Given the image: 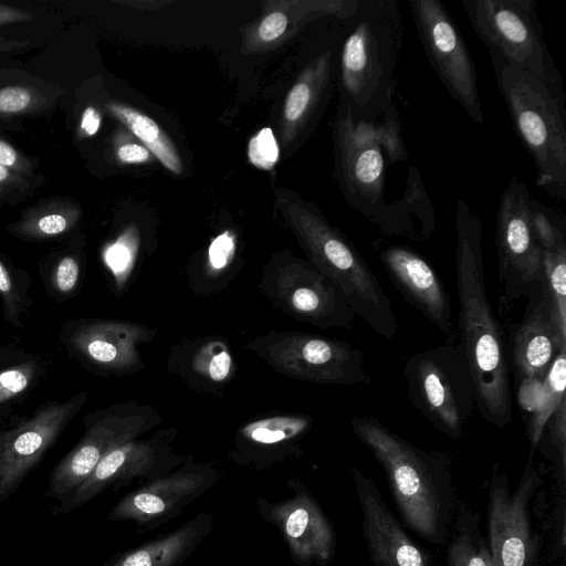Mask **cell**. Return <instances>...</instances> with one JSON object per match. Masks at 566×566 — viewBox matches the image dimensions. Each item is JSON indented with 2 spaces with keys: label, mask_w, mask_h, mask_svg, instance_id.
<instances>
[{
  "label": "cell",
  "mask_w": 566,
  "mask_h": 566,
  "mask_svg": "<svg viewBox=\"0 0 566 566\" xmlns=\"http://www.w3.org/2000/svg\"><path fill=\"white\" fill-rule=\"evenodd\" d=\"M447 548V566H494L481 517L464 503L457 505Z\"/></svg>",
  "instance_id": "obj_26"
},
{
  "label": "cell",
  "mask_w": 566,
  "mask_h": 566,
  "mask_svg": "<svg viewBox=\"0 0 566 566\" xmlns=\"http://www.w3.org/2000/svg\"><path fill=\"white\" fill-rule=\"evenodd\" d=\"M80 217L81 208L75 202L51 200L25 211L10 231L25 239H50L73 229Z\"/></svg>",
  "instance_id": "obj_27"
},
{
  "label": "cell",
  "mask_w": 566,
  "mask_h": 566,
  "mask_svg": "<svg viewBox=\"0 0 566 566\" xmlns=\"http://www.w3.org/2000/svg\"><path fill=\"white\" fill-rule=\"evenodd\" d=\"M489 54L515 132L535 163L536 184L566 200V96L496 51Z\"/></svg>",
  "instance_id": "obj_4"
},
{
  "label": "cell",
  "mask_w": 566,
  "mask_h": 566,
  "mask_svg": "<svg viewBox=\"0 0 566 566\" xmlns=\"http://www.w3.org/2000/svg\"><path fill=\"white\" fill-rule=\"evenodd\" d=\"M552 463L557 495H566V398L547 420L537 443Z\"/></svg>",
  "instance_id": "obj_30"
},
{
  "label": "cell",
  "mask_w": 566,
  "mask_h": 566,
  "mask_svg": "<svg viewBox=\"0 0 566 566\" xmlns=\"http://www.w3.org/2000/svg\"><path fill=\"white\" fill-rule=\"evenodd\" d=\"M303 238L312 264L340 291L356 316L387 339L398 332L391 301L373 270L342 233L311 216Z\"/></svg>",
  "instance_id": "obj_8"
},
{
  "label": "cell",
  "mask_w": 566,
  "mask_h": 566,
  "mask_svg": "<svg viewBox=\"0 0 566 566\" xmlns=\"http://www.w3.org/2000/svg\"><path fill=\"white\" fill-rule=\"evenodd\" d=\"M0 165L24 178L34 170L32 161L2 138H0Z\"/></svg>",
  "instance_id": "obj_39"
},
{
  "label": "cell",
  "mask_w": 566,
  "mask_h": 566,
  "mask_svg": "<svg viewBox=\"0 0 566 566\" xmlns=\"http://www.w3.org/2000/svg\"><path fill=\"white\" fill-rule=\"evenodd\" d=\"M276 371L324 385H367L365 353L340 339L298 332L270 333L247 345Z\"/></svg>",
  "instance_id": "obj_10"
},
{
  "label": "cell",
  "mask_w": 566,
  "mask_h": 566,
  "mask_svg": "<svg viewBox=\"0 0 566 566\" xmlns=\"http://www.w3.org/2000/svg\"><path fill=\"white\" fill-rule=\"evenodd\" d=\"M0 295L8 321L19 325L23 308L22 298L10 274L9 269L0 258Z\"/></svg>",
  "instance_id": "obj_37"
},
{
  "label": "cell",
  "mask_w": 566,
  "mask_h": 566,
  "mask_svg": "<svg viewBox=\"0 0 566 566\" xmlns=\"http://www.w3.org/2000/svg\"><path fill=\"white\" fill-rule=\"evenodd\" d=\"M532 202L526 185L512 176L496 212L500 310L520 297H530L543 281L544 252L533 230Z\"/></svg>",
  "instance_id": "obj_11"
},
{
  "label": "cell",
  "mask_w": 566,
  "mask_h": 566,
  "mask_svg": "<svg viewBox=\"0 0 566 566\" xmlns=\"http://www.w3.org/2000/svg\"><path fill=\"white\" fill-rule=\"evenodd\" d=\"M153 335L154 331L142 324L93 319L81 323L70 342L95 366L111 371L129 373L143 366L138 347Z\"/></svg>",
  "instance_id": "obj_22"
},
{
  "label": "cell",
  "mask_w": 566,
  "mask_h": 566,
  "mask_svg": "<svg viewBox=\"0 0 566 566\" xmlns=\"http://www.w3.org/2000/svg\"><path fill=\"white\" fill-rule=\"evenodd\" d=\"M87 399L78 392L65 401L42 405L17 426L0 431V511L17 493Z\"/></svg>",
  "instance_id": "obj_15"
},
{
  "label": "cell",
  "mask_w": 566,
  "mask_h": 566,
  "mask_svg": "<svg viewBox=\"0 0 566 566\" xmlns=\"http://www.w3.org/2000/svg\"><path fill=\"white\" fill-rule=\"evenodd\" d=\"M488 50L541 78L565 95L556 63L544 39L534 0H460Z\"/></svg>",
  "instance_id": "obj_9"
},
{
  "label": "cell",
  "mask_w": 566,
  "mask_h": 566,
  "mask_svg": "<svg viewBox=\"0 0 566 566\" xmlns=\"http://www.w3.org/2000/svg\"><path fill=\"white\" fill-rule=\"evenodd\" d=\"M108 111L138 137L157 159L170 171L181 172V163L176 149L155 120L123 104L111 103Z\"/></svg>",
  "instance_id": "obj_29"
},
{
  "label": "cell",
  "mask_w": 566,
  "mask_h": 566,
  "mask_svg": "<svg viewBox=\"0 0 566 566\" xmlns=\"http://www.w3.org/2000/svg\"><path fill=\"white\" fill-rule=\"evenodd\" d=\"M160 421L153 409L137 405H115L104 410L86 427L80 442L52 469L45 495L62 500L112 450L138 439Z\"/></svg>",
  "instance_id": "obj_13"
},
{
  "label": "cell",
  "mask_w": 566,
  "mask_h": 566,
  "mask_svg": "<svg viewBox=\"0 0 566 566\" xmlns=\"http://www.w3.org/2000/svg\"><path fill=\"white\" fill-rule=\"evenodd\" d=\"M80 266L73 256L62 258L53 273V283L61 294H67L76 286L78 282Z\"/></svg>",
  "instance_id": "obj_38"
},
{
  "label": "cell",
  "mask_w": 566,
  "mask_h": 566,
  "mask_svg": "<svg viewBox=\"0 0 566 566\" xmlns=\"http://www.w3.org/2000/svg\"><path fill=\"white\" fill-rule=\"evenodd\" d=\"M264 292L286 313L319 328H350L356 315L336 285L313 264L264 274Z\"/></svg>",
  "instance_id": "obj_18"
},
{
  "label": "cell",
  "mask_w": 566,
  "mask_h": 566,
  "mask_svg": "<svg viewBox=\"0 0 566 566\" xmlns=\"http://www.w3.org/2000/svg\"><path fill=\"white\" fill-rule=\"evenodd\" d=\"M99 125V113L92 106L87 107L82 114L80 123V133L86 136H92L97 133Z\"/></svg>",
  "instance_id": "obj_46"
},
{
  "label": "cell",
  "mask_w": 566,
  "mask_h": 566,
  "mask_svg": "<svg viewBox=\"0 0 566 566\" xmlns=\"http://www.w3.org/2000/svg\"><path fill=\"white\" fill-rule=\"evenodd\" d=\"M117 158L127 164L145 163L149 160L147 148L137 144H124L116 150Z\"/></svg>",
  "instance_id": "obj_43"
},
{
  "label": "cell",
  "mask_w": 566,
  "mask_h": 566,
  "mask_svg": "<svg viewBox=\"0 0 566 566\" xmlns=\"http://www.w3.org/2000/svg\"><path fill=\"white\" fill-rule=\"evenodd\" d=\"M104 256L105 262L116 276L117 281L122 280L132 261L130 248L126 244L124 237L108 247Z\"/></svg>",
  "instance_id": "obj_40"
},
{
  "label": "cell",
  "mask_w": 566,
  "mask_h": 566,
  "mask_svg": "<svg viewBox=\"0 0 566 566\" xmlns=\"http://www.w3.org/2000/svg\"><path fill=\"white\" fill-rule=\"evenodd\" d=\"M310 418H275L250 424L243 430L245 443H240L238 449L255 444L234 461L241 465H252L263 469L280 461L275 446L286 443L301 436L308 429Z\"/></svg>",
  "instance_id": "obj_25"
},
{
  "label": "cell",
  "mask_w": 566,
  "mask_h": 566,
  "mask_svg": "<svg viewBox=\"0 0 566 566\" xmlns=\"http://www.w3.org/2000/svg\"><path fill=\"white\" fill-rule=\"evenodd\" d=\"M531 450L516 488L494 467L489 483L488 545L494 566H539L543 536L534 516L543 513L545 463H534Z\"/></svg>",
  "instance_id": "obj_6"
},
{
  "label": "cell",
  "mask_w": 566,
  "mask_h": 566,
  "mask_svg": "<svg viewBox=\"0 0 566 566\" xmlns=\"http://www.w3.org/2000/svg\"><path fill=\"white\" fill-rule=\"evenodd\" d=\"M528 298L523 321L502 325L510 368L518 387L541 385L557 355L566 349V329L557 318L543 281Z\"/></svg>",
  "instance_id": "obj_19"
},
{
  "label": "cell",
  "mask_w": 566,
  "mask_h": 566,
  "mask_svg": "<svg viewBox=\"0 0 566 566\" xmlns=\"http://www.w3.org/2000/svg\"><path fill=\"white\" fill-rule=\"evenodd\" d=\"M28 188L24 177L0 165V196Z\"/></svg>",
  "instance_id": "obj_44"
},
{
  "label": "cell",
  "mask_w": 566,
  "mask_h": 566,
  "mask_svg": "<svg viewBox=\"0 0 566 566\" xmlns=\"http://www.w3.org/2000/svg\"><path fill=\"white\" fill-rule=\"evenodd\" d=\"M412 20L430 65L450 95L479 125L484 123L478 74L463 35L439 0L409 1Z\"/></svg>",
  "instance_id": "obj_12"
},
{
  "label": "cell",
  "mask_w": 566,
  "mask_h": 566,
  "mask_svg": "<svg viewBox=\"0 0 566 566\" xmlns=\"http://www.w3.org/2000/svg\"><path fill=\"white\" fill-rule=\"evenodd\" d=\"M248 155L250 161L262 169H271L276 164L279 146L271 128H262L250 139Z\"/></svg>",
  "instance_id": "obj_35"
},
{
  "label": "cell",
  "mask_w": 566,
  "mask_h": 566,
  "mask_svg": "<svg viewBox=\"0 0 566 566\" xmlns=\"http://www.w3.org/2000/svg\"><path fill=\"white\" fill-rule=\"evenodd\" d=\"M350 426L382 468L402 523L430 544L447 543L457 507L451 455L421 449L374 417L354 416Z\"/></svg>",
  "instance_id": "obj_2"
},
{
  "label": "cell",
  "mask_w": 566,
  "mask_h": 566,
  "mask_svg": "<svg viewBox=\"0 0 566 566\" xmlns=\"http://www.w3.org/2000/svg\"><path fill=\"white\" fill-rule=\"evenodd\" d=\"M373 224L382 234L412 242L431 239L437 227L436 209L415 166L409 167L403 196L387 202Z\"/></svg>",
  "instance_id": "obj_24"
},
{
  "label": "cell",
  "mask_w": 566,
  "mask_h": 566,
  "mask_svg": "<svg viewBox=\"0 0 566 566\" xmlns=\"http://www.w3.org/2000/svg\"><path fill=\"white\" fill-rule=\"evenodd\" d=\"M33 14L19 8L0 3V27L29 21Z\"/></svg>",
  "instance_id": "obj_45"
},
{
  "label": "cell",
  "mask_w": 566,
  "mask_h": 566,
  "mask_svg": "<svg viewBox=\"0 0 566 566\" xmlns=\"http://www.w3.org/2000/svg\"><path fill=\"white\" fill-rule=\"evenodd\" d=\"M234 250V241L229 232L217 237L209 248V261L211 265L219 270L227 265Z\"/></svg>",
  "instance_id": "obj_41"
},
{
  "label": "cell",
  "mask_w": 566,
  "mask_h": 566,
  "mask_svg": "<svg viewBox=\"0 0 566 566\" xmlns=\"http://www.w3.org/2000/svg\"><path fill=\"white\" fill-rule=\"evenodd\" d=\"M339 50L340 112L379 117L394 102L403 38L398 0H358Z\"/></svg>",
  "instance_id": "obj_3"
},
{
  "label": "cell",
  "mask_w": 566,
  "mask_h": 566,
  "mask_svg": "<svg viewBox=\"0 0 566 566\" xmlns=\"http://www.w3.org/2000/svg\"><path fill=\"white\" fill-rule=\"evenodd\" d=\"M532 224L543 252L566 245L564 226L559 224L557 217L548 208L534 199L532 202Z\"/></svg>",
  "instance_id": "obj_32"
},
{
  "label": "cell",
  "mask_w": 566,
  "mask_h": 566,
  "mask_svg": "<svg viewBox=\"0 0 566 566\" xmlns=\"http://www.w3.org/2000/svg\"><path fill=\"white\" fill-rule=\"evenodd\" d=\"M218 479V471L210 464L186 458L175 470L147 480L124 495L111 509L107 520L133 523L138 533L154 531L181 515Z\"/></svg>",
  "instance_id": "obj_14"
},
{
  "label": "cell",
  "mask_w": 566,
  "mask_h": 566,
  "mask_svg": "<svg viewBox=\"0 0 566 566\" xmlns=\"http://www.w3.org/2000/svg\"><path fill=\"white\" fill-rule=\"evenodd\" d=\"M219 344H213L210 349H205L199 357V369L213 381L224 380L232 365V359L226 348H218Z\"/></svg>",
  "instance_id": "obj_36"
},
{
  "label": "cell",
  "mask_w": 566,
  "mask_h": 566,
  "mask_svg": "<svg viewBox=\"0 0 566 566\" xmlns=\"http://www.w3.org/2000/svg\"><path fill=\"white\" fill-rule=\"evenodd\" d=\"M25 46H27L25 41L7 40V39L0 36V53L15 51V50H19V49H22Z\"/></svg>",
  "instance_id": "obj_47"
},
{
  "label": "cell",
  "mask_w": 566,
  "mask_h": 566,
  "mask_svg": "<svg viewBox=\"0 0 566 566\" xmlns=\"http://www.w3.org/2000/svg\"><path fill=\"white\" fill-rule=\"evenodd\" d=\"M350 473L361 514L363 535L371 566H438L388 509L374 481L358 467Z\"/></svg>",
  "instance_id": "obj_20"
},
{
  "label": "cell",
  "mask_w": 566,
  "mask_h": 566,
  "mask_svg": "<svg viewBox=\"0 0 566 566\" xmlns=\"http://www.w3.org/2000/svg\"><path fill=\"white\" fill-rule=\"evenodd\" d=\"M336 151L338 179L348 203L374 223L387 205V166L408 157L396 105L374 119H354L339 111Z\"/></svg>",
  "instance_id": "obj_5"
},
{
  "label": "cell",
  "mask_w": 566,
  "mask_h": 566,
  "mask_svg": "<svg viewBox=\"0 0 566 566\" xmlns=\"http://www.w3.org/2000/svg\"><path fill=\"white\" fill-rule=\"evenodd\" d=\"M411 405L439 432L461 440L475 408V389L462 344H443L413 354L403 368Z\"/></svg>",
  "instance_id": "obj_7"
},
{
  "label": "cell",
  "mask_w": 566,
  "mask_h": 566,
  "mask_svg": "<svg viewBox=\"0 0 566 566\" xmlns=\"http://www.w3.org/2000/svg\"><path fill=\"white\" fill-rule=\"evenodd\" d=\"M212 526L211 513H198L174 531L112 557L104 566H181Z\"/></svg>",
  "instance_id": "obj_23"
},
{
  "label": "cell",
  "mask_w": 566,
  "mask_h": 566,
  "mask_svg": "<svg viewBox=\"0 0 566 566\" xmlns=\"http://www.w3.org/2000/svg\"><path fill=\"white\" fill-rule=\"evenodd\" d=\"M287 18L282 12H273L264 18L259 33L264 41H272L279 38L286 29Z\"/></svg>",
  "instance_id": "obj_42"
},
{
  "label": "cell",
  "mask_w": 566,
  "mask_h": 566,
  "mask_svg": "<svg viewBox=\"0 0 566 566\" xmlns=\"http://www.w3.org/2000/svg\"><path fill=\"white\" fill-rule=\"evenodd\" d=\"M42 95L35 88L10 85L0 88V116L24 115L43 105Z\"/></svg>",
  "instance_id": "obj_33"
},
{
  "label": "cell",
  "mask_w": 566,
  "mask_h": 566,
  "mask_svg": "<svg viewBox=\"0 0 566 566\" xmlns=\"http://www.w3.org/2000/svg\"><path fill=\"white\" fill-rule=\"evenodd\" d=\"M391 283L444 336L453 333V312L443 281L434 268L407 245L389 244L378 252Z\"/></svg>",
  "instance_id": "obj_21"
},
{
  "label": "cell",
  "mask_w": 566,
  "mask_h": 566,
  "mask_svg": "<svg viewBox=\"0 0 566 566\" xmlns=\"http://www.w3.org/2000/svg\"><path fill=\"white\" fill-rule=\"evenodd\" d=\"M172 440V433L165 431L112 450L82 483L59 501L54 513L66 515L109 488L119 489L135 480L147 481L175 470L186 458L174 452Z\"/></svg>",
  "instance_id": "obj_16"
},
{
  "label": "cell",
  "mask_w": 566,
  "mask_h": 566,
  "mask_svg": "<svg viewBox=\"0 0 566 566\" xmlns=\"http://www.w3.org/2000/svg\"><path fill=\"white\" fill-rule=\"evenodd\" d=\"M32 566H42V565H38V564H35V565H32ZM49 566H54V565H49Z\"/></svg>",
  "instance_id": "obj_48"
},
{
  "label": "cell",
  "mask_w": 566,
  "mask_h": 566,
  "mask_svg": "<svg viewBox=\"0 0 566 566\" xmlns=\"http://www.w3.org/2000/svg\"><path fill=\"white\" fill-rule=\"evenodd\" d=\"M292 496L272 502L258 496L260 516L273 525L298 566H328L336 552V535L331 520L308 488L298 479H289Z\"/></svg>",
  "instance_id": "obj_17"
},
{
  "label": "cell",
  "mask_w": 566,
  "mask_h": 566,
  "mask_svg": "<svg viewBox=\"0 0 566 566\" xmlns=\"http://www.w3.org/2000/svg\"><path fill=\"white\" fill-rule=\"evenodd\" d=\"M36 365L25 361L0 371V403L18 396L31 384Z\"/></svg>",
  "instance_id": "obj_34"
},
{
  "label": "cell",
  "mask_w": 566,
  "mask_h": 566,
  "mask_svg": "<svg viewBox=\"0 0 566 566\" xmlns=\"http://www.w3.org/2000/svg\"><path fill=\"white\" fill-rule=\"evenodd\" d=\"M543 274L557 318L566 329V245L544 252Z\"/></svg>",
  "instance_id": "obj_31"
},
{
  "label": "cell",
  "mask_w": 566,
  "mask_h": 566,
  "mask_svg": "<svg viewBox=\"0 0 566 566\" xmlns=\"http://www.w3.org/2000/svg\"><path fill=\"white\" fill-rule=\"evenodd\" d=\"M455 234L460 343L474 384L475 409L486 422L504 429L513 417L506 340L486 292L482 222L461 198L457 199Z\"/></svg>",
  "instance_id": "obj_1"
},
{
  "label": "cell",
  "mask_w": 566,
  "mask_h": 566,
  "mask_svg": "<svg viewBox=\"0 0 566 566\" xmlns=\"http://www.w3.org/2000/svg\"><path fill=\"white\" fill-rule=\"evenodd\" d=\"M566 349H563L552 364L545 376L535 402L531 409V417L526 426L527 439L531 450L537 449L545 424L560 401L566 398Z\"/></svg>",
  "instance_id": "obj_28"
}]
</instances>
